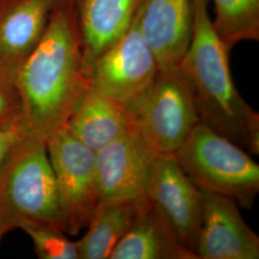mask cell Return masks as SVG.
I'll return each mask as SVG.
<instances>
[{
    "mask_svg": "<svg viewBox=\"0 0 259 259\" xmlns=\"http://www.w3.org/2000/svg\"><path fill=\"white\" fill-rule=\"evenodd\" d=\"M18 70L0 62V131L21 128L22 105Z\"/></svg>",
    "mask_w": 259,
    "mask_h": 259,
    "instance_id": "18",
    "label": "cell"
},
{
    "mask_svg": "<svg viewBox=\"0 0 259 259\" xmlns=\"http://www.w3.org/2000/svg\"><path fill=\"white\" fill-rule=\"evenodd\" d=\"M230 52L213 29L207 0H194L192 39L179 66L192 90L200 120L250 154L258 155V113L235 88Z\"/></svg>",
    "mask_w": 259,
    "mask_h": 259,
    "instance_id": "2",
    "label": "cell"
},
{
    "mask_svg": "<svg viewBox=\"0 0 259 259\" xmlns=\"http://www.w3.org/2000/svg\"><path fill=\"white\" fill-rule=\"evenodd\" d=\"M141 2L142 0H73L87 76L96 60L129 30Z\"/></svg>",
    "mask_w": 259,
    "mask_h": 259,
    "instance_id": "12",
    "label": "cell"
},
{
    "mask_svg": "<svg viewBox=\"0 0 259 259\" xmlns=\"http://www.w3.org/2000/svg\"><path fill=\"white\" fill-rule=\"evenodd\" d=\"M136 21L159 71L174 68L192 39L194 0H142Z\"/></svg>",
    "mask_w": 259,
    "mask_h": 259,
    "instance_id": "11",
    "label": "cell"
},
{
    "mask_svg": "<svg viewBox=\"0 0 259 259\" xmlns=\"http://www.w3.org/2000/svg\"><path fill=\"white\" fill-rule=\"evenodd\" d=\"M146 198L164 216L181 243L196 253L203 195L172 155L155 158Z\"/></svg>",
    "mask_w": 259,
    "mask_h": 259,
    "instance_id": "9",
    "label": "cell"
},
{
    "mask_svg": "<svg viewBox=\"0 0 259 259\" xmlns=\"http://www.w3.org/2000/svg\"><path fill=\"white\" fill-rule=\"evenodd\" d=\"M111 259H199L179 240L164 216L147 200Z\"/></svg>",
    "mask_w": 259,
    "mask_h": 259,
    "instance_id": "14",
    "label": "cell"
},
{
    "mask_svg": "<svg viewBox=\"0 0 259 259\" xmlns=\"http://www.w3.org/2000/svg\"><path fill=\"white\" fill-rule=\"evenodd\" d=\"M172 156L201 190L252 207L259 192L258 164L230 139L200 122Z\"/></svg>",
    "mask_w": 259,
    "mask_h": 259,
    "instance_id": "4",
    "label": "cell"
},
{
    "mask_svg": "<svg viewBox=\"0 0 259 259\" xmlns=\"http://www.w3.org/2000/svg\"><path fill=\"white\" fill-rule=\"evenodd\" d=\"M158 72L157 60L142 37L135 18L120 39L96 60L88 78L90 87L133 115Z\"/></svg>",
    "mask_w": 259,
    "mask_h": 259,
    "instance_id": "6",
    "label": "cell"
},
{
    "mask_svg": "<svg viewBox=\"0 0 259 259\" xmlns=\"http://www.w3.org/2000/svg\"><path fill=\"white\" fill-rule=\"evenodd\" d=\"M202 225L196 253L199 259L259 258V237L244 221L238 204L222 195L201 190Z\"/></svg>",
    "mask_w": 259,
    "mask_h": 259,
    "instance_id": "10",
    "label": "cell"
},
{
    "mask_svg": "<svg viewBox=\"0 0 259 259\" xmlns=\"http://www.w3.org/2000/svg\"><path fill=\"white\" fill-rule=\"evenodd\" d=\"M157 156L135 126L97 151L99 203L147 199L149 182Z\"/></svg>",
    "mask_w": 259,
    "mask_h": 259,
    "instance_id": "8",
    "label": "cell"
},
{
    "mask_svg": "<svg viewBox=\"0 0 259 259\" xmlns=\"http://www.w3.org/2000/svg\"><path fill=\"white\" fill-rule=\"evenodd\" d=\"M21 130L47 141L65 127L90 89L73 0L53 13L36 47L19 66Z\"/></svg>",
    "mask_w": 259,
    "mask_h": 259,
    "instance_id": "1",
    "label": "cell"
},
{
    "mask_svg": "<svg viewBox=\"0 0 259 259\" xmlns=\"http://www.w3.org/2000/svg\"><path fill=\"white\" fill-rule=\"evenodd\" d=\"M65 214L66 233L76 235L87 228L99 204L96 152L64 127L47 141Z\"/></svg>",
    "mask_w": 259,
    "mask_h": 259,
    "instance_id": "7",
    "label": "cell"
},
{
    "mask_svg": "<svg viewBox=\"0 0 259 259\" xmlns=\"http://www.w3.org/2000/svg\"><path fill=\"white\" fill-rule=\"evenodd\" d=\"M30 226L66 233L47 141L22 133L0 167V228L8 233Z\"/></svg>",
    "mask_w": 259,
    "mask_h": 259,
    "instance_id": "3",
    "label": "cell"
},
{
    "mask_svg": "<svg viewBox=\"0 0 259 259\" xmlns=\"http://www.w3.org/2000/svg\"><path fill=\"white\" fill-rule=\"evenodd\" d=\"M135 128L157 155H173L201 122L180 66L159 71L132 115Z\"/></svg>",
    "mask_w": 259,
    "mask_h": 259,
    "instance_id": "5",
    "label": "cell"
},
{
    "mask_svg": "<svg viewBox=\"0 0 259 259\" xmlns=\"http://www.w3.org/2000/svg\"><path fill=\"white\" fill-rule=\"evenodd\" d=\"M217 36L232 50L238 42L259 39V0H212Z\"/></svg>",
    "mask_w": 259,
    "mask_h": 259,
    "instance_id": "17",
    "label": "cell"
},
{
    "mask_svg": "<svg viewBox=\"0 0 259 259\" xmlns=\"http://www.w3.org/2000/svg\"><path fill=\"white\" fill-rule=\"evenodd\" d=\"M5 234H7V233L4 232V231H3V230L0 228V242H1V240H2V238L4 237V235H5Z\"/></svg>",
    "mask_w": 259,
    "mask_h": 259,
    "instance_id": "21",
    "label": "cell"
},
{
    "mask_svg": "<svg viewBox=\"0 0 259 259\" xmlns=\"http://www.w3.org/2000/svg\"><path fill=\"white\" fill-rule=\"evenodd\" d=\"M22 231L33 240L38 258L79 259L76 242L68 240L65 232L45 226H30Z\"/></svg>",
    "mask_w": 259,
    "mask_h": 259,
    "instance_id": "19",
    "label": "cell"
},
{
    "mask_svg": "<svg viewBox=\"0 0 259 259\" xmlns=\"http://www.w3.org/2000/svg\"><path fill=\"white\" fill-rule=\"evenodd\" d=\"M65 127L97 152L129 132L134 122L129 112L90 87Z\"/></svg>",
    "mask_w": 259,
    "mask_h": 259,
    "instance_id": "15",
    "label": "cell"
},
{
    "mask_svg": "<svg viewBox=\"0 0 259 259\" xmlns=\"http://www.w3.org/2000/svg\"><path fill=\"white\" fill-rule=\"evenodd\" d=\"M66 0H0V62L19 68Z\"/></svg>",
    "mask_w": 259,
    "mask_h": 259,
    "instance_id": "13",
    "label": "cell"
},
{
    "mask_svg": "<svg viewBox=\"0 0 259 259\" xmlns=\"http://www.w3.org/2000/svg\"><path fill=\"white\" fill-rule=\"evenodd\" d=\"M21 128L0 131V167L16 141L22 135Z\"/></svg>",
    "mask_w": 259,
    "mask_h": 259,
    "instance_id": "20",
    "label": "cell"
},
{
    "mask_svg": "<svg viewBox=\"0 0 259 259\" xmlns=\"http://www.w3.org/2000/svg\"><path fill=\"white\" fill-rule=\"evenodd\" d=\"M146 202L147 199L97 204L87 226L88 231L76 242L78 258H110Z\"/></svg>",
    "mask_w": 259,
    "mask_h": 259,
    "instance_id": "16",
    "label": "cell"
}]
</instances>
